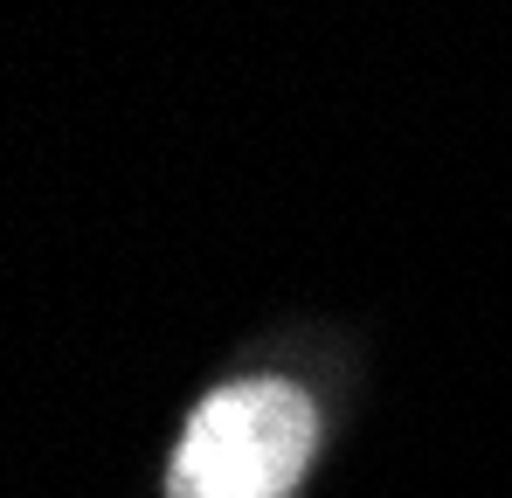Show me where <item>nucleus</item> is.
Masks as SVG:
<instances>
[{"mask_svg": "<svg viewBox=\"0 0 512 498\" xmlns=\"http://www.w3.org/2000/svg\"><path fill=\"white\" fill-rule=\"evenodd\" d=\"M319 450V409L291 381H229L187 415L167 498H291Z\"/></svg>", "mask_w": 512, "mask_h": 498, "instance_id": "1", "label": "nucleus"}]
</instances>
